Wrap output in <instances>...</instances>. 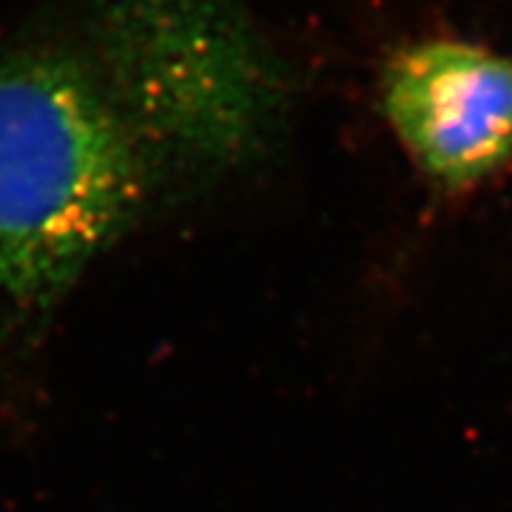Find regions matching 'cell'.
Here are the masks:
<instances>
[{
	"instance_id": "1",
	"label": "cell",
	"mask_w": 512,
	"mask_h": 512,
	"mask_svg": "<svg viewBox=\"0 0 512 512\" xmlns=\"http://www.w3.org/2000/svg\"><path fill=\"white\" fill-rule=\"evenodd\" d=\"M384 121L439 191H471L512 165V58L452 37L405 45L382 71Z\"/></svg>"
}]
</instances>
